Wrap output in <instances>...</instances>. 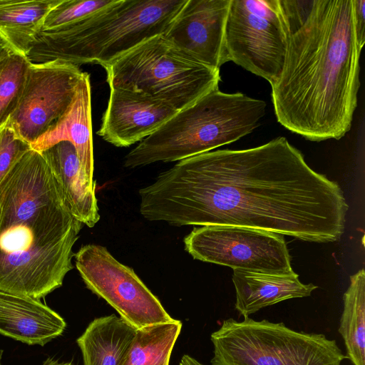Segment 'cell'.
Returning a JSON list of instances; mask_svg holds the SVG:
<instances>
[{
    "mask_svg": "<svg viewBox=\"0 0 365 365\" xmlns=\"http://www.w3.org/2000/svg\"><path fill=\"white\" fill-rule=\"evenodd\" d=\"M139 195L149 221L246 227L319 243L341 238L349 209L338 183L284 137L180 160Z\"/></svg>",
    "mask_w": 365,
    "mask_h": 365,
    "instance_id": "obj_1",
    "label": "cell"
},
{
    "mask_svg": "<svg viewBox=\"0 0 365 365\" xmlns=\"http://www.w3.org/2000/svg\"><path fill=\"white\" fill-rule=\"evenodd\" d=\"M287 25L282 72L271 85L277 121L311 141L349 131L360 87L352 0H279Z\"/></svg>",
    "mask_w": 365,
    "mask_h": 365,
    "instance_id": "obj_2",
    "label": "cell"
},
{
    "mask_svg": "<svg viewBox=\"0 0 365 365\" xmlns=\"http://www.w3.org/2000/svg\"><path fill=\"white\" fill-rule=\"evenodd\" d=\"M83 226L31 148L0 185V289L40 299L61 287Z\"/></svg>",
    "mask_w": 365,
    "mask_h": 365,
    "instance_id": "obj_3",
    "label": "cell"
},
{
    "mask_svg": "<svg viewBox=\"0 0 365 365\" xmlns=\"http://www.w3.org/2000/svg\"><path fill=\"white\" fill-rule=\"evenodd\" d=\"M187 0H117L77 24L41 31L26 54L34 63L61 61L103 67L143 42L163 35Z\"/></svg>",
    "mask_w": 365,
    "mask_h": 365,
    "instance_id": "obj_4",
    "label": "cell"
},
{
    "mask_svg": "<svg viewBox=\"0 0 365 365\" xmlns=\"http://www.w3.org/2000/svg\"><path fill=\"white\" fill-rule=\"evenodd\" d=\"M266 103L215 88L178 110L125 157L124 167L180 161L237 141L252 132Z\"/></svg>",
    "mask_w": 365,
    "mask_h": 365,
    "instance_id": "obj_5",
    "label": "cell"
},
{
    "mask_svg": "<svg viewBox=\"0 0 365 365\" xmlns=\"http://www.w3.org/2000/svg\"><path fill=\"white\" fill-rule=\"evenodd\" d=\"M110 88L141 93L180 110L217 88L220 69L200 63L163 35L103 67Z\"/></svg>",
    "mask_w": 365,
    "mask_h": 365,
    "instance_id": "obj_6",
    "label": "cell"
},
{
    "mask_svg": "<svg viewBox=\"0 0 365 365\" xmlns=\"http://www.w3.org/2000/svg\"><path fill=\"white\" fill-rule=\"evenodd\" d=\"M210 340L212 365H341L346 359L336 341L323 334L250 317L223 320Z\"/></svg>",
    "mask_w": 365,
    "mask_h": 365,
    "instance_id": "obj_7",
    "label": "cell"
},
{
    "mask_svg": "<svg viewBox=\"0 0 365 365\" xmlns=\"http://www.w3.org/2000/svg\"><path fill=\"white\" fill-rule=\"evenodd\" d=\"M287 34L279 0H231L225 31L227 61L272 85L283 68Z\"/></svg>",
    "mask_w": 365,
    "mask_h": 365,
    "instance_id": "obj_8",
    "label": "cell"
},
{
    "mask_svg": "<svg viewBox=\"0 0 365 365\" xmlns=\"http://www.w3.org/2000/svg\"><path fill=\"white\" fill-rule=\"evenodd\" d=\"M185 250L195 259L252 272L294 274L282 235L259 229L205 225L184 238Z\"/></svg>",
    "mask_w": 365,
    "mask_h": 365,
    "instance_id": "obj_9",
    "label": "cell"
},
{
    "mask_svg": "<svg viewBox=\"0 0 365 365\" xmlns=\"http://www.w3.org/2000/svg\"><path fill=\"white\" fill-rule=\"evenodd\" d=\"M73 257L86 287L135 329L175 320L134 270L118 261L106 247L85 245Z\"/></svg>",
    "mask_w": 365,
    "mask_h": 365,
    "instance_id": "obj_10",
    "label": "cell"
},
{
    "mask_svg": "<svg viewBox=\"0 0 365 365\" xmlns=\"http://www.w3.org/2000/svg\"><path fill=\"white\" fill-rule=\"evenodd\" d=\"M84 72L61 61L31 63L19 103L7 125L31 145L68 109Z\"/></svg>",
    "mask_w": 365,
    "mask_h": 365,
    "instance_id": "obj_11",
    "label": "cell"
},
{
    "mask_svg": "<svg viewBox=\"0 0 365 365\" xmlns=\"http://www.w3.org/2000/svg\"><path fill=\"white\" fill-rule=\"evenodd\" d=\"M231 0H187L163 35L168 41L210 67L227 62L225 31Z\"/></svg>",
    "mask_w": 365,
    "mask_h": 365,
    "instance_id": "obj_12",
    "label": "cell"
},
{
    "mask_svg": "<svg viewBox=\"0 0 365 365\" xmlns=\"http://www.w3.org/2000/svg\"><path fill=\"white\" fill-rule=\"evenodd\" d=\"M178 112L169 104L122 88H110L97 134L117 147H128L156 131Z\"/></svg>",
    "mask_w": 365,
    "mask_h": 365,
    "instance_id": "obj_13",
    "label": "cell"
},
{
    "mask_svg": "<svg viewBox=\"0 0 365 365\" xmlns=\"http://www.w3.org/2000/svg\"><path fill=\"white\" fill-rule=\"evenodd\" d=\"M64 319L39 299L0 289V334L43 346L60 336Z\"/></svg>",
    "mask_w": 365,
    "mask_h": 365,
    "instance_id": "obj_14",
    "label": "cell"
},
{
    "mask_svg": "<svg viewBox=\"0 0 365 365\" xmlns=\"http://www.w3.org/2000/svg\"><path fill=\"white\" fill-rule=\"evenodd\" d=\"M62 141L73 145L85 173L94 180L91 86L88 73L84 72L66 112L31 144V148L41 153Z\"/></svg>",
    "mask_w": 365,
    "mask_h": 365,
    "instance_id": "obj_15",
    "label": "cell"
},
{
    "mask_svg": "<svg viewBox=\"0 0 365 365\" xmlns=\"http://www.w3.org/2000/svg\"><path fill=\"white\" fill-rule=\"evenodd\" d=\"M59 184L73 215L84 225L93 227L100 220L96 197V181L84 171L76 150L62 141L41 153Z\"/></svg>",
    "mask_w": 365,
    "mask_h": 365,
    "instance_id": "obj_16",
    "label": "cell"
},
{
    "mask_svg": "<svg viewBox=\"0 0 365 365\" xmlns=\"http://www.w3.org/2000/svg\"><path fill=\"white\" fill-rule=\"evenodd\" d=\"M232 282L235 308L243 317L287 299L309 297L318 288L301 282L297 273L272 274L240 269H233Z\"/></svg>",
    "mask_w": 365,
    "mask_h": 365,
    "instance_id": "obj_17",
    "label": "cell"
},
{
    "mask_svg": "<svg viewBox=\"0 0 365 365\" xmlns=\"http://www.w3.org/2000/svg\"><path fill=\"white\" fill-rule=\"evenodd\" d=\"M136 329L115 314L93 319L76 340L84 365H119Z\"/></svg>",
    "mask_w": 365,
    "mask_h": 365,
    "instance_id": "obj_18",
    "label": "cell"
},
{
    "mask_svg": "<svg viewBox=\"0 0 365 365\" xmlns=\"http://www.w3.org/2000/svg\"><path fill=\"white\" fill-rule=\"evenodd\" d=\"M61 0H0V36L24 55L41 31L44 19Z\"/></svg>",
    "mask_w": 365,
    "mask_h": 365,
    "instance_id": "obj_19",
    "label": "cell"
},
{
    "mask_svg": "<svg viewBox=\"0 0 365 365\" xmlns=\"http://www.w3.org/2000/svg\"><path fill=\"white\" fill-rule=\"evenodd\" d=\"M339 333L342 337L346 359L354 365H365V272L350 277L343 296V310Z\"/></svg>",
    "mask_w": 365,
    "mask_h": 365,
    "instance_id": "obj_20",
    "label": "cell"
},
{
    "mask_svg": "<svg viewBox=\"0 0 365 365\" xmlns=\"http://www.w3.org/2000/svg\"><path fill=\"white\" fill-rule=\"evenodd\" d=\"M181 328V322L175 319L136 329L119 365H169Z\"/></svg>",
    "mask_w": 365,
    "mask_h": 365,
    "instance_id": "obj_21",
    "label": "cell"
},
{
    "mask_svg": "<svg viewBox=\"0 0 365 365\" xmlns=\"http://www.w3.org/2000/svg\"><path fill=\"white\" fill-rule=\"evenodd\" d=\"M31 64L26 55L13 50L0 56V128L19 103Z\"/></svg>",
    "mask_w": 365,
    "mask_h": 365,
    "instance_id": "obj_22",
    "label": "cell"
},
{
    "mask_svg": "<svg viewBox=\"0 0 365 365\" xmlns=\"http://www.w3.org/2000/svg\"><path fill=\"white\" fill-rule=\"evenodd\" d=\"M117 0H61L46 15L41 31L83 22L113 6Z\"/></svg>",
    "mask_w": 365,
    "mask_h": 365,
    "instance_id": "obj_23",
    "label": "cell"
},
{
    "mask_svg": "<svg viewBox=\"0 0 365 365\" xmlns=\"http://www.w3.org/2000/svg\"><path fill=\"white\" fill-rule=\"evenodd\" d=\"M31 145L18 138L6 123L0 133V185Z\"/></svg>",
    "mask_w": 365,
    "mask_h": 365,
    "instance_id": "obj_24",
    "label": "cell"
},
{
    "mask_svg": "<svg viewBox=\"0 0 365 365\" xmlns=\"http://www.w3.org/2000/svg\"><path fill=\"white\" fill-rule=\"evenodd\" d=\"M352 2L356 38L362 48L365 43V0H352Z\"/></svg>",
    "mask_w": 365,
    "mask_h": 365,
    "instance_id": "obj_25",
    "label": "cell"
},
{
    "mask_svg": "<svg viewBox=\"0 0 365 365\" xmlns=\"http://www.w3.org/2000/svg\"><path fill=\"white\" fill-rule=\"evenodd\" d=\"M178 365H204L188 354H184Z\"/></svg>",
    "mask_w": 365,
    "mask_h": 365,
    "instance_id": "obj_26",
    "label": "cell"
},
{
    "mask_svg": "<svg viewBox=\"0 0 365 365\" xmlns=\"http://www.w3.org/2000/svg\"><path fill=\"white\" fill-rule=\"evenodd\" d=\"M11 50L13 49L9 44L0 36V56Z\"/></svg>",
    "mask_w": 365,
    "mask_h": 365,
    "instance_id": "obj_27",
    "label": "cell"
},
{
    "mask_svg": "<svg viewBox=\"0 0 365 365\" xmlns=\"http://www.w3.org/2000/svg\"><path fill=\"white\" fill-rule=\"evenodd\" d=\"M43 365H73L71 363L67 362H59L57 360H54L53 359H48L44 361Z\"/></svg>",
    "mask_w": 365,
    "mask_h": 365,
    "instance_id": "obj_28",
    "label": "cell"
},
{
    "mask_svg": "<svg viewBox=\"0 0 365 365\" xmlns=\"http://www.w3.org/2000/svg\"><path fill=\"white\" fill-rule=\"evenodd\" d=\"M2 350H0V365H1Z\"/></svg>",
    "mask_w": 365,
    "mask_h": 365,
    "instance_id": "obj_29",
    "label": "cell"
},
{
    "mask_svg": "<svg viewBox=\"0 0 365 365\" xmlns=\"http://www.w3.org/2000/svg\"><path fill=\"white\" fill-rule=\"evenodd\" d=\"M2 128H3V127H1V128H0V133H1V131Z\"/></svg>",
    "mask_w": 365,
    "mask_h": 365,
    "instance_id": "obj_30",
    "label": "cell"
}]
</instances>
